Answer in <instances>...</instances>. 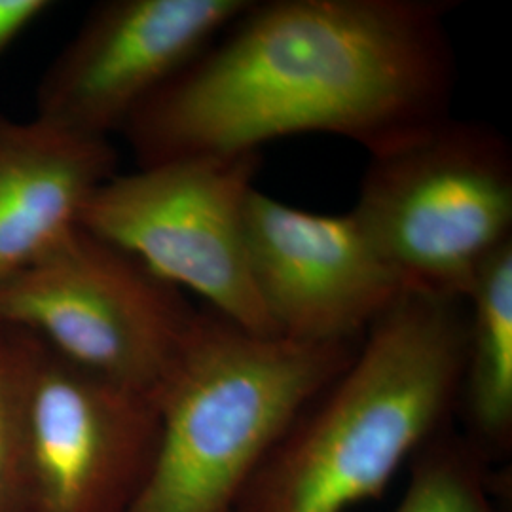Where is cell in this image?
<instances>
[{
  "label": "cell",
  "mask_w": 512,
  "mask_h": 512,
  "mask_svg": "<svg viewBox=\"0 0 512 512\" xmlns=\"http://www.w3.org/2000/svg\"><path fill=\"white\" fill-rule=\"evenodd\" d=\"M448 0L255 2L122 129L137 167L334 135L382 154L450 118Z\"/></svg>",
  "instance_id": "obj_1"
},
{
  "label": "cell",
  "mask_w": 512,
  "mask_h": 512,
  "mask_svg": "<svg viewBox=\"0 0 512 512\" xmlns=\"http://www.w3.org/2000/svg\"><path fill=\"white\" fill-rule=\"evenodd\" d=\"M465 300L404 291L277 440L236 512H348L456 421Z\"/></svg>",
  "instance_id": "obj_2"
},
{
  "label": "cell",
  "mask_w": 512,
  "mask_h": 512,
  "mask_svg": "<svg viewBox=\"0 0 512 512\" xmlns=\"http://www.w3.org/2000/svg\"><path fill=\"white\" fill-rule=\"evenodd\" d=\"M359 344L258 336L200 310L156 393L160 446L129 512H236L277 440Z\"/></svg>",
  "instance_id": "obj_3"
},
{
  "label": "cell",
  "mask_w": 512,
  "mask_h": 512,
  "mask_svg": "<svg viewBox=\"0 0 512 512\" xmlns=\"http://www.w3.org/2000/svg\"><path fill=\"white\" fill-rule=\"evenodd\" d=\"M349 213L404 291L465 300L512 243L511 143L450 116L370 156Z\"/></svg>",
  "instance_id": "obj_4"
},
{
  "label": "cell",
  "mask_w": 512,
  "mask_h": 512,
  "mask_svg": "<svg viewBox=\"0 0 512 512\" xmlns=\"http://www.w3.org/2000/svg\"><path fill=\"white\" fill-rule=\"evenodd\" d=\"M198 313L181 289L82 226L0 281V325L154 399Z\"/></svg>",
  "instance_id": "obj_5"
},
{
  "label": "cell",
  "mask_w": 512,
  "mask_h": 512,
  "mask_svg": "<svg viewBox=\"0 0 512 512\" xmlns=\"http://www.w3.org/2000/svg\"><path fill=\"white\" fill-rule=\"evenodd\" d=\"M260 152L205 154L114 175L80 226L137 256L207 310L258 336H277L256 293L247 249V203Z\"/></svg>",
  "instance_id": "obj_6"
},
{
  "label": "cell",
  "mask_w": 512,
  "mask_h": 512,
  "mask_svg": "<svg viewBox=\"0 0 512 512\" xmlns=\"http://www.w3.org/2000/svg\"><path fill=\"white\" fill-rule=\"evenodd\" d=\"M251 0H109L95 6L42 74L40 120L110 141L196 61Z\"/></svg>",
  "instance_id": "obj_7"
},
{
  "label": "cell",
  "mask_w": 512,
  "mask_h": 512,
  "mask_svg": "<svg viewBox=\"0 0 512 512\" xmlns=\"http://www.w3.org/2000/svg\"><path fill=\"white\" fill-rule=\"evenodd\" d=\"M160 446L152 395L74 365L42 344L31 393L29 512H129Z\"/></svg>",
  "instance_id": "obj_8"
},
{
  "label": "cell",
  "mask_w": 512,
  "mask_h": 512,
  "mask_svg": "<svg viewBox=\"0 0 512 512\" xmlns=\"http://www.w3.org/2000/svg\"><path fill=\"white\" fill-rule=\"evenodd\" d=\"M247 249L260 302L289 340L361 342L404 293L351 213H313L255 188Z\"/></svg>",
  "instance_id": "obj_9"
},
{
  "label": "cell",
  "mask_w": 512,
  "mask_h": 512,
  "mask_svg": "<svg viewBox=\"0 0 512 512\" xmlns=\"http://www.w3.org/2000/svg\"><path fill=\"white\" fill-rule=\"evenodd\" d=\"M116 165L110 141L0 114V281L76 230Z\"/></svg>",
  "instance_id": "obj_10"
},
{
  "label": "cell",
  "mask_w": 512,
  "mask_h": 512,
  "mask_svg": "<svg viewBox=\"0 0 512 512\" xmlns=\"http://www.w3.org/2000/svg\"><path fill=\"white\" fill-rule=\"evenodd\" d=\"M467 346L456 418L494 465L512 454V243L482 268L465 298Z\"/></svg>",
  "instance_id": "obj_11"
},
{
  "label": "cell",
  "mask_w": 512,
  "mask_h": 512,
  "mask_svg": "<svg viewBox=\"0 0 512 512\" xmlns=\"http://www.w3.org/2000/svg\"><path fill=\"white\" fill-rule=\"evenodd\" d=\"M509 471L450 423L408 461V484L393 512H509Z\"/></svg>",
  "instance_id": "obj_12"
},
{
  "label": "cell",
  "mask_w": 512,
  "mask_h": 512,
  "mask_svg": "<svg viewBox=\"0 0 512 512\" xmlns=\"http://www.w3.org/2000/svg\"><path fill=\"white\" fill-rule=\"evenodd\" d=\"M42 342L0 325V512L31 511V393Z\"/></svg>",
  "instance_id": "obj_13"
},
{
  "label": "cell",
  "mask_w": 512,
  "mask_h": 512,
  "mask_svg": "<svg viewBox=\"0 0 512 512\" xmlns=\"http://www.w3.org/2000/svg\"><path fill=\"white\" fill-rule=\"evenodd\" d=\"M52 6L50 0H0V57Z\"/></svg>",
  "instance_id": "obj_14"
}]
</instances>
